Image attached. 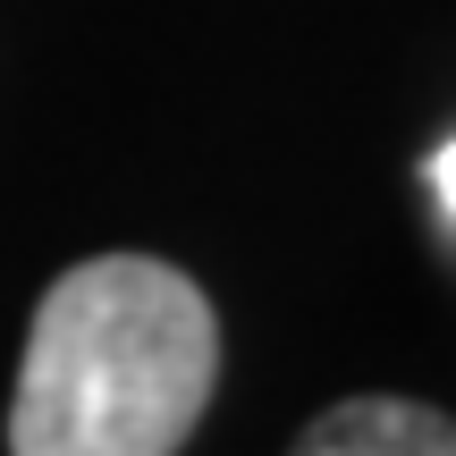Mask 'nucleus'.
I'll return each instance as SVG.
<instances>
[{
	"label": "nucleus",
	"instance_id": "nucleus-3",
	"mask_svg": "<svg viewBox=\"0 0 456 456\" xmlns=\"http://www.w3.org/2000/svg\"><path fill=\"white\" fill-rule=\"evenodd\" d=\"M423 186H431V237H456V135H431L423 152Z\"/></svg>",
	"mask_w": 456,
	"mask_h": 456
},
{
	"label": "nucleus",
	"instance_id": "nucleus-1",
	"mask_svg": "<svg viewBox=\"0 0 456 456\" xmlns=\"http://www.w3.org/2000/svg\"><path fill=\"white\" fill-rule=\"evenodd\" d=\"M220 305L169 254H85L17 355L9 456H178L220 397Z\"/></svg>",
	"mask_w": 456,
	"mask_h": 456
},
{
	"label": "nucleus",
	"instance_id": "nucleus-2",
	"mask_svg": "<svg viewBox=\"0 0 456 456\" xmlns=\"http://www.w3.org/2000/svg\"><path fill=\"white\" fill-rule=\"evenodd\" d=\"M288 456H456V423L440 406H423V397L363 389V397L322 406Z\"/></svg>",
	"mask_w": 456,
	"mask_h": 456
}]
</instances>
